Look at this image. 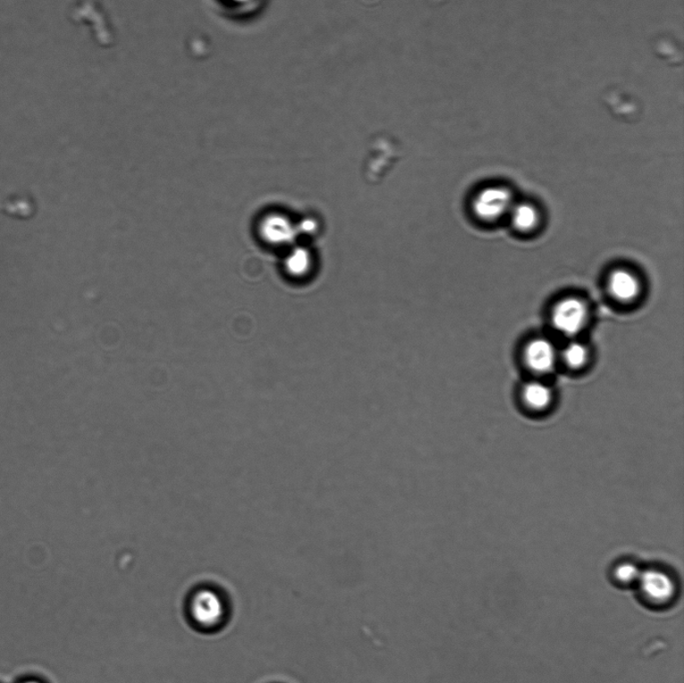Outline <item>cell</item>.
I'll return each mask as SVG.
<instances>
[{
	"instance_id": "1",
	"label": "cell",
	"mask_w": 684,
	"mask_h": 683,
	"mask_svg": "<svg viewBox=\"0 0 684 683\" xmlns=\"http://www.w3.org/2000/svg\"><path fill=\"white\" fill-rule=\"evenodd\" d=\"M636 586L642 603L653 608L671 605L678 594L674 578L669 572L657 569L641 571Z\"/></svg>"
},
{
	"instance_id": "2",
	"label": "cell",
	"mask_w": 684,
	"mask_h": 683,
	"mask_svg": "<svg viewBox=\"0 0 684 683\" xmlns=\"http://www.w3.org/2000/svg\"><path fill=\"white\" fill-rule=\"evenodd\" d=\"M588 309L581 299L570 297L553 308L552 322L554 329L566 337H574L587 326Z\"/></svg>"
},
{
	"instance_id": "3",
	"label": "cell",
	"mask_w": 684,
	"mask_h": 683,
	"mask_svg": "<svg viewBox=\"0 0 684 683\" xmlns=\"http://www.w3.org/2000/svg\"><path fill=\"white\" fill-rule=\"evenodd\" d=\"M511 191L502 187L484 189L475 198L473 210L479 219L495 221L511 212L513 207Z\"/></svg>"
},
{
	"instance_id": "4",
	"label": "cell",
	"mask_w": 684,
	"mask_h": 683,
	"mask_svg": "<svg viewBox=\"0 0 684 683\" xmlns=\"http://www.w3.org/2000/svg\"><path fill=\"white\" fill-rule=\"evenodd\" d=\"M523 360L532 373L547 375L556 367L558 354L553 342L537 338L530 341L525 347Z\"/></svg>"
},
{
	"instance_id": "5",
	"label": "cell",
	"mask_w": 684,
	"mask_h": 683,
	"mask_svg": "<svg viewBox=\"0 0 684 683\" xmlns=\"http://www.w3.org/2000/svg\"><path fill=\"white\" fill-rule=\"evenodd\" d=\"M190 610L198 626L207 628L218 626L224 616L222 598L215 591L208 589L198 591L191 603Z\"/></svg>"
},
{
	"instance_id": "6",
	"label": "cell",
	"mask_w": 684,
	"mask_h": 683,
	"mask_svg": "<svg viewBox=\"0 0 684 683\" xmlns=\"http://www.w3.org/2000/svg\"><path fill=\"white\" fill-rule=\"evenodd\" d=\"M608 290L616 301L630 303L637 299L641 284L636 274L628 270H616L609 277Z\"/></svg>"
},
{
	"instance_id": "7",
	"label": "cell",
	"mask_w": 684,
	"mask_h": 683,
	"mask_svg": "<svg viewBox=\"0 0 684 683\" xmlns=\"http://www.w3.org/2000/svg\"><path fill=\"white\" fill-rule=\"evenodd\" d=\"M261 235L270 244L286 245L297 235V230L291 223L281 215L266 216L261 223Z\"/></svg>"
},
{
	"instance_id": "8",
	"label": "cell",
	"mask_w": 684,
	"mask_h": 683,
	"mask_svg": "<svg viewBox=\"0 0 684 683\" xmlns=\"http://www.w3.org/2000/svg\"><path fill=\"white\" fill-rule=\"evenodd\" d=\"M522 401L533 412H545L553 406L554 393L552 387L541 381L527 383L521 391Z\"/></svg>"
},
{
	"instance_id": "9",
	"label": "cell",
	"mask_w": 684,
	"mask_h": 683,
	"mask_svg": "<svg viewBox=\"0 0 684 683\" xmlns=\"http://www.w3.org/2000/svg\"><path fill=\"white\" fill-rule=\"evenodd\" d=\"M513 227L519 232H528L536 230L539 223V213L536 207L527 203L513 205L511 212Z\"/></svg>"
},
{
	"instance_id": "10",
	"label": "cell",
	"mask_w": 684,
	"mask_h": 683,
	"mask_svg": "<svg viewBox=\"0 0 684 683\" xmlns=\"http://www.w3.org/2000/svg\"><path fill=\"white\" fill-rule=\"evenodd\" d=\"M588 348L578 341L567 344L562 353V359L567 368L579 371L587 367L589 362Z\"/></svg>"
},
{
	"instance_id": "11",
	"label": "cell",
	"mask_w": 684,
	"mask_h": 683,
	"mask_svg": "<svg viewBox=\"0 0 684 683\" xmlns=\"http://www.w3.org/2000/svg\"><path fill=\"white\" fill-rule=\"evenodd\" d=\"M641 569L636 563L622 561L614 566L612 579L621 587L636 586L640 578Z\"/></svg>"
},
{
	"instance_id": "12",
	"label": "cell",
	"mask_w": 684,
	"mask_h": 683,
	"mask_svg": "<svg viewBox=\"0 0 684 683\" xmlns=\"http://www.w3.org/2000/svg\"><path fill=\"white\" fill-rule=\"evenodd\" d=\"M311 255L304 248H297L286 260V268L294 276H303L311 268Z\"/></svg>"
},
{
	"instance_id": "13",
	"label": "cell",
	"mask_w": 684,
	"mask_h": 683,
	"mask_svg": "<svg viewBox=\"0 0 684 683\" xmlns=\"http://www.w3.org/2000/svg\"><path fill=\"white\" fill-rule=\"evenodd\" d=\"M216 2L227 13L241 15L251 13L258 0H216Z\"/></svg>"
},
{
	"instance_id": "14",
	"label": "cell",
	"mask_w": 684,
	"mask_h": 683,
	"mask_svg": "<svg viewBox=\"0 0 684 683\" xmlns=\"http://www.w3.org/2000/svg\"><path fill=\"white\" fill-rule=\"evenodd\" d=\"M301 230L305 234H308V232H312L316 230V223L311 220H306L301 224Z\"/></svg>"
},
{
	"instance_id": "15",
	"label": "cell",
	"mask_w": 684,
	"mask_h": 683,
	"mask_svg": "<svg viewBox=\"0 0 684 683\" xmlns=\"http://www.w3.org/2000/svg\"><path fill=\"white\" fill-rule=\"evenodd\" d=\"M22 683H40V682L37 681V680H27V681H24Z\"/></svg>"
}]
</instances>
